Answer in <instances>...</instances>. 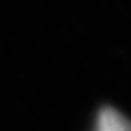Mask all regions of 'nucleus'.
I'll return each mask as SVG.
<instances>
[{"mask_svg": "<svg viewBox=\"0 0 131 131\" xmlns=\"http://www.w3.org/2000/svg\"><path fill=\"white\" fill-rule=\"evenodd\" d=\"M97 131H131L130 123L122 114L113 108L101 109L98 116Z\"/></svg>", "mask_w": 131, "mask_h": 131, "instance_id": "nucleus-1", "label": "nucleus"}]
</instances>
